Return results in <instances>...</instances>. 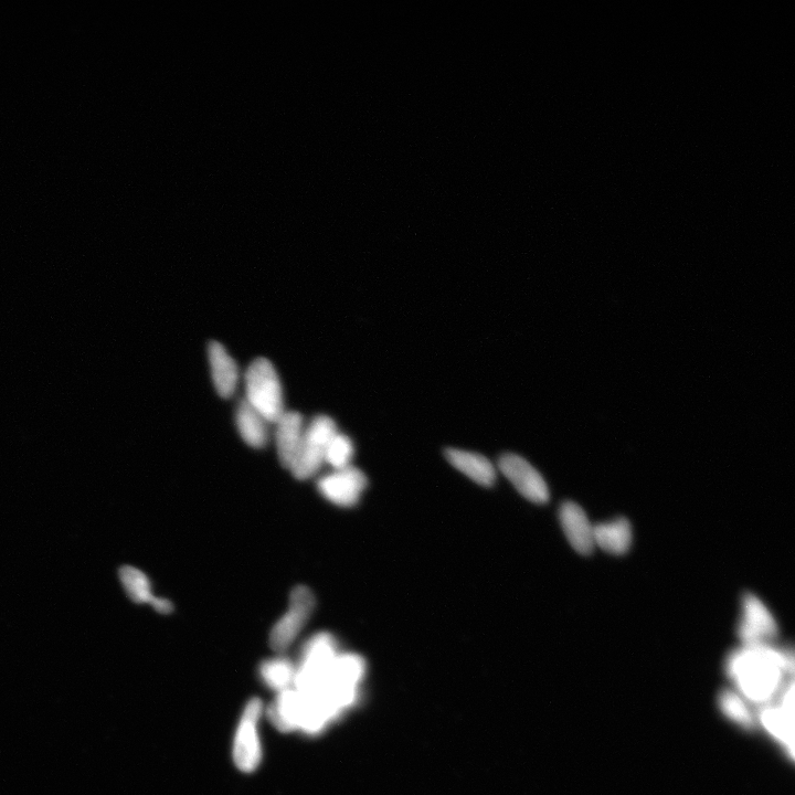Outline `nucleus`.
<instances>
[{
	"instance_id": "obj_10",
	"label": "nucleus",
	"mask_w": 795,
	"mask_h": 795,
	"mask_svg": "<svg viewBox=\"0 0 795 795\" xmlns=\"http://www.w3.org/2000/svg\"><path fill=\"white\" fill-rule=\"evenodd\" d=\"M274 424L279 460L284 469L292 471L302 450L306 429L304 418L299 412L285 411Z\"/></svg>"
},
{
	"instance_id": "obj_17",
	"label": "nucleus",
	"mask_w": 795,
	"mask_h": 795,
	"mask_svg": "<svg viewBox=\"0 0 795 795\" xmlns=\"http://www.w3.org/2000/svg\"><path fill=\"white\" fill-rule=\"evenodd\" d=\"M269 422L243 399L237 407L236 426L240 437L253 449H262L269 442Z\"/></svg>"
},
{
	"instance_id": "obj_16",
	"label": "nucleus",
	"mask_w": 795,
	"mask_h": 795,
	"mask_svg": "<svg viewBox=\"0 0 795 795\" xmlns=\"http://www.w3.org/2000/svg\"><path fill=\"white\" fill-rule=\"evenodd\" d=\"M445 455L455 469L470 477L475 483L482 486L494 484L496 480L494 466L483 455L457 449H449Z\"/></svg>"
},
{
	"instance_id": "obj_3",
	"label": "nucleus",
	"mask_w": 795,
	"mask_h": 795,
	"mask_svg": "<svg viewBox=\"0 0 795 795\" xmlns=\"http://www.w3.org/2000/svg\"><path fill=\"white\" fill-rule=\"evenodd\" d=\"M338 654L337 641L330 633H316L307 640L301 652L299 665H296L294 683L296 691L309 695L320 688Z\"/></svg>"
},
{
	"instance_id": "obj_11",
	"label": "nucleus",
	"mask_w": 795,
	"mask_h": 795,
	"mask_svg": "<svg viewBox=\"0 0 795 795\" xmlns=\"http://www.w3.org/2000/svg\"><path fill=\"white\" fill-rule=\"evenodd\" d=\"M561 527L571 547L581 555H590L595 550L593 526L585 511L574 502H566L560 507Z\"/></svg>"
},
{
	"instance_id": "obj_6",
	"label": "nucleus",
	"mask_w": 795,
	"mask_h": 795,
	"mask_svg": "<svg viewBox=\"0 0 795 795\" xmlns=\"http://www.w3.org/2000/svg\"><path fill=\"white\" fill-rule=\"evenodd\" d=\"M263 704L259 698L248 703L233 742V760L239 770L250 773L257 770L262 761V747L259 738V722Z\"/></svg>"
},
{
	"instance_id": "obj_4",
	"label": "nucleus",
	"mask_w": 795,
	"mask_h": 795,
	"mask_svg": "<svg viewBox=\"0 0 795 795\" xmlns=\"http://www.w3.org/2000/svg\"><path fill=\"white\" fill-rule=\"evenodd\" d=\"M314 608L315 597L310 588L299 586L293 589L288 610L270 633V646L274 652L282 654L290 649L309 622Z\"/></svg>"
},
{
	"instance_id": "obj_19",
	"label": "nucleus",
	"mask_w": 795,
	"mask_h": 795,
	"mask_svg": "<svg viewBox=\"0 0 795 795\" xmlns=\"http://www.w3.org/2000/svg\"><path fill=\"white\" fill-rule=\"evenodd\" d=\"M122 585L132 601L136 603L153 604L158 597L153 595L150 579L143 571L131 566H124L120 570Z\"/></svg>"
},
{
	"instance_id": "obj_14",
	"label": "nucleus",
	"mask_w": 795,
	"mask_h": 795,
	"mask_svg": "<svg viewBox=\"0 0 795 795\" xmlns=\"http://www.w3.org/2000/svg\"><path fill=\"white\" fill-rule=\"evenodd\" d=\"M303 709V698L295 688L279 693L268 709V716L282 733L299 730Z\"/></svg>"
},
{
	"instance_id": "obj_21",
	"label": "nucleus",
	"mask_w": 795,
	"mask_h": 795,
	"mask_svg": "<svg viewBox=\"0 0 795 795\" xmlns=\"http://www.w3.org/2000/svg\"><path fill=\"white\" fill-rule=\"evenodd\" d=\"M720 706H722L725 714L733 718L735 722L742 726H751L752 717L742 699L733 692H724L720 696Z\"/></svg>"
},
{
	"instance_id": "obj_20",
	"label": "nucleus",
	"mask_w": 795,
	"mask_h": 795,
	"mask_svg": "<svg viewBox=\"0 0 795 795\" xmlns=\"http://www.w3.org/2000/svg\"><path fill=\"white\" fill-rule=\"evenodd\" d=\"M355 453L354 444L345 434L337 432L328 443L325 451V463L334 470H342L351 466Z\"/></svg>"
},
{
	"instance_id": "obj_9",
	"label": "nucleus",
	"mask_w": 795,
	"mask_h": 795,
	"mask_svg": "<svg viewBox=\"0 0 795 795\" xmlns=\"http://www.w3.org/2000/svg\"><path fill=\"white\" fill-rule=\"evenodd\" d=\"M500 470L515 489L528 501L545 504L549 500L548 486L543 476L519 455L504 454L500 460Z\"/></svg>"
},
{
	"instance_id": "obj_13",
	"label": "nucleus",
	"mask_w": 795,
	"mask_h": 795,
	"mask_svg": "<svg viewBox=\"0 0 795 795\" xmlns=\"http://www.w3.org/2000/svg\"><path fill=\"white\" fill-rule=\"evenodd\" d=\"M778 707H769L761 714L762 725L786 747L793 757V683L782 694Z\"/></svg>"
},
{
	"instance_id": "obj_5",
	"label": "nucleus",
	"mask_w": 795,
	"mask_h": 795,
	"mask_svg": "<svg viewBox=\"0 0 795 795\" xmlns=\"http://www.w3.org/2000/svg\"><path fill=\"white\" fill-rule=\"evenodd\" d=\"M337 432L335 421L327 416H317L307 424L299 459L291 471L296 479L309 480L322 469L327 445Z\"/></svg>"
},
{
	"instance_id": "obj_8",
	"label": "nucleus",
	"mask_w": 795,
	"mask_h": 795,
	"mask_svg": "<svg viewBox=\"0 0 795 795\" xmlns=\"http://www.w3.org/2000/svg\"><path fill=\"white\" fill-rule=\"evenodd\" d=\"M367 483L366 475L351 465L323 476L317 483V489L328 502L341 507H353L362 497Z\"/></svg>"
},
{
	"instance_id": "obj_12",
	"label": "nucleus",
	"mask_w": 795,
	"mask_h": 795,
	"mask_svg": "<svg viewBox=\"0 0 795 795\" xmlns=\"http://www.w3.org/2000/svg\"><path fill=\"white\" fill-rule=\"evenodd\" d=\"M208 358L212 381L218 395L225 399L231 398L235 395L240 379L236 360L230 356L224 345L217 342L209 344Z\"/></svg>"
},
{
	"instance_id": "obj_15",
	"label": "nucleus",
	"mask_w": 795,
	"mask_h": 795,
	"mask_svg": "<svg viewBox=\"0 0 795 795\" xmlns=\"http://www.w3.org/2000/svg\"><path fill=\"white\" fill-rule=\"evenodd\" d=\"M595 546L616 556L627 554L632 545V527L625 518H617L593 527Z\"/></svg>"
},
{
	"instance_id": "obj_1",
	"label": "nucleus",
	"mask_w": 795,
	"mask_h": 795,
	"mask_svg": "<svg viewBox=\"0 0 795 795\" xmlns=\"http://www.w3.org/2000/svg\"><path fill=\"white\" fill-rule=\"evenodd\" d=\"M727 672L750 701L765 703L779 691L783 675L793 672V656L770 644L744 645L729 656Z\"/></svg>"
},
{
	"instance_id": "obj_18",
	"label": "nucleus",
	"mask_w": 795,
	"mask_h": 795,
	"mask_svg": "<svg viewBox=\"0 0 795 795\" xmlns=\"http://www.w3.org/2000/svg\"><path fill=\"white\" fill-rule=\"evenodd\" d=\"M296 665L286 657L278 656L264 661L260 666L261 680L273 691L282 693L294 688Z\"/></svg>"
},
{
	"instance_id": "obj_7",
	"label": "nucleus",
	"mask_w": 795,
	"mask_h": 795,
	"mask_svg": "<svg viewBox=\"0 0 795 795\" xmlns=\"http://www.w3.org/2000/svg\"><path fill=\"white\" fill-rule=\"evenodd\" d=\"M778 623L773 614L752 593L742 598L738 636L744 645L770 644L778 635Z\"/></svg>"
},
{
	"instance_id": "obj_2",
	"label": "nucleus",
	"mask_w": 795,
	"mask_h": 795,
	"mask_svg": "<svg viewBox=\"0 0 795 795\" xmlns=\"http://www.w3.org/2000/svg\"><path fill=\"white\" fill-rule=\"evenodd\" d=\"M246 401L270 424H274L286 411L283 388L277 369L270 360H253L245 375Z\"/></svg>"
}]
</instances>
